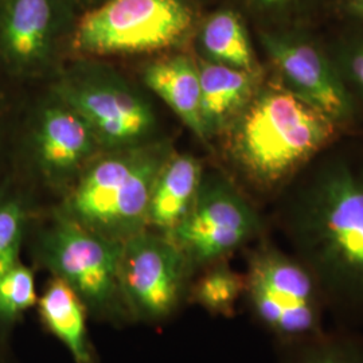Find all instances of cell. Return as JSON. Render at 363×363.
<instances>
[{
    "label": "cell",
    "instance_id": "30bf717a",
    "mask_svg": "<svg viewBox=\"0 0 363 363\" xmlns=\"http://www.w3.org/2000/svg\"><path fill=\"white\" fill-rule=\"evenodd\" d=\"M58 93L108 150L143 145L155 130L154 111L143 96L103 69H78L60 84Z\"/></svg>",
    "mask_w": 363,
    "mask_h": 363
},
{
    "label": "cell",
    "instance_id": "8992f818",
    "mask_svg": "<svg viewBox=\"0 0 363 363\" xmlns=\"http://www.w3.org/2000/svg\"><path fill=\"white\" fill-rule=\"evenodd\" d=\"M194 25L184 0H104L81 18L73 45L91 55L159 52L181 45Z\"/></svg>",
    "mask_w": 363,
    "mask_h": 363
},
{
    "label": "cell",
    "instance_id": "3957f363",
    "mask_svg": "<svg viewBox=\"0 0 363 363\" xmlns=\"http://www.w3.org/2000/svg\"><path fill=\"white\" fill-rule=\"evenodd\" d=\"M167 159L163 145L115 151L82 174L61 213L96 233L125 241L145 230L152 190Z\"/></svg>",
    "mask_w": 363,
    "mask_h": 363
},
{
    "label": "cell",
    "instance_id": "9c48e42d",
    "mask_svg": "<svg viewBox=\"0 0 363 363\" xmlns=\"http://www.w3.org/2000/svg\"><path fill=\"white\" fill-rule=\"evenodd\" d=\"M194 268L166 234L143 230L123 241L120 286L130 319L163 322L187 298Z\"/></svg>",
    "mask_w": 363,
    "mask_h": 363
},
{
    "label": "cell",
    "instance_id": "d6986e66",
    "mask_svg": "<svg viewBox=\"0 0 363 363\" xmlns=\"http://www.w3.org/2000/svg\"><path fill=\"white\" fill-rule=\"evenodd\" d=\"M245 276L220 261L206 267L205 273L190 284L187 298L211 315L230 318L238 300L245 296Z\"/></svg>",
    "mask_w": 363,
    "mask_h": 363
},
{
    "label": "cell",
    "instance_id": "603a6c76",
    "mask_svg": "<svg viewBox=\"0 0 363 363\" xmlns=\"http://www.w3.org/2000/svg\"><path fill=\"white\" fill-rule=\"evenodd\" d=\"M295 363H363L354 351L337 345H325L303 355Z\"/></svg>",
    "mask_w": 363,
    "mask_h": 363
},
{
    "label": "cell",
    "instance_id": "2e32d148",
    "mask_svg": "<svg viewBox=\"0 0 363 363\" xmlns=\"http://www.w3.org/2000/svg\"><path fill=\"white\" fill-rule=\"evenodd\" d=\"M145 85L157 94L174 113L205 140L201 121V81L198 62L190 55L177 54L152 62L144 69Z\"/></svg>",
    "mask_w": 363,
    "mask_h": 363
},
{
    "label": "cell",
    "instance_id": "6da1fadb",
    "mask_svg": "<svg viewBox=\"0 0 363 363\" xmlns=\"http://www.w3.org/2000/svg\"><path fill=\"white\" fill-rule=\"evenodd\" d=\"M283 195L296 257L322 289L363 303V150L340 136Z\"/></svg>",
    "mask_w": 363,
    "mask_h": 363
},
{
    "label": "cell",
    "instance_id": "e0dca14e",
    "mask_svg": "<svg viewBox=\"0 0 363 363\" xmlns=\"http://www.w3.org/2000/svg\"><path fill=\"white\" fill-rule=\"evenodd\" d=\"M201 60L247 72L262 70L247 25L233 9H220L202 22L196 35Z\"/></svg>",
    "mask_w": 363,
    "mask_h": 363
},
{
    "label": "cell",
    "instance_id": "cb8c5ba5",
    "mask_svg": "<svg viewBox=\"0 0 363 363\" xmlns=\"http://www.w3.org/2000/svg\"><path fill=\"white\" fill-rule=\"evenodd\" d=\"M328 9L339 21H363V0H330Z\"/></svg>",
    "mask_w": 363,
    "mask_h": 363
},
{
    "label": "cell",
    "instance_id": "5bb4252c",
    "mask_svg": "<svg viewBox=\"0 0 363 363\" xmlns=\"http://www.w3.org/2000/svg\"><path fill=\"white\" fill-rule=\"evenodd\" d=\"M203 174L201 162L194 156H169L152 190L147 226L157 233H172L193 206Z\"/></svg>",
    "mask_w": 363,
    "mask_h": 363
},
{
    "label": "cell",
    "instance_id": "7c38bea8",
    "mask_svg": "<svg viewBox=\"0 0 363 363\" xmlns=\"http://www.w3.org/2000/svg\"><path fill=\"white\" fill-rule=\"evenodd\" d=\"M52 0H3L0 52L16 69L40 65L52 50Z\"/></svg>",
    "mask_w": 363,
    "mask_h": 363
},
{
    "label": "cell",
    "instance_id": "5b68a950",
    "mask_svg": "<svg viewBox=\"0 0 363 363\" xmlns=\"http://www.w3.org/2000/svg\"><path fill=\"white\" fill-rule=\"evenodd\" d=\"M245 296L256 319L283 342L322 334V286L296 257L264 242L247 259Z\"/></svg>",
    "mask_w": 363,
    "mask_h": 363
},
{
    "label": "cell",
    "instance_id": "7a4b0ae2",
    "mask_svg": "<svg viewBox=\"0 0 363 363\" xmlns=\"http://www.w3.org/2000/svg\"><path fill=\"white\" fill-rule=\"evenodd\" d=\"M343 132L331 118L267 77L223 135L229 159L244 179L262 194H283Z\"/></svg>",
    "mask_w": 363,
    "mask_h": 363
},
{
    "label": "cell",
    "instance_id": "277c9868",
    "mask_svg": "<svg viewBox=\"0 0 363 363\" xmlns=\"http://www.w3.org/2000/svg\"><path fill=\"white\" fill-rule=\"evenodd\" d=\"M123 242L96 233L57 213L39 233V262L72 286L94 316L121 322L130 319L120 286Z\"/></svg>",
    "mask_w": 363,
    "mask_h": 363
},
{
    "label": "cell",
    "instance_id": "d4e9b609",
    "mask_svg": "<svg viewBox=\"0 0 363 363\" xmlns=\"http://www.w3.org/2000/svg\"><path fill=\"white\" fill-rule=\"evenodd\" d=\"M79 1H82V3H85V4H97L99 1H104V0H79Z\"/></svg>",
    "mask_w": 363,
    "mask_h": 363
},
{
    "label": "cell",
    "instance_id": "44dd1931",
    "mask_svg": "<svg viewBox=\"0 0 363 363\" xmlns=\"http://www.w3.org/2000/svg\"><path fill=\"white\" fill-rule=\"evenodd\" d=\"M330 0H245L247 7L264 22L259 28L312 27Z\"/></svg>",
    "mask_w": 363,
    "mask_h": 363
},
{
    "label": "cell",
    "instance_id": "9a60e30c",
    "mask_svg": "<svg viewBox=\"0 0 363 363\" xmlns=\"http://www.w3.org/2000/svg\"><path fill=\"white\" fill-rule=\"evenodd\" d=\"M39 319L57 337L76 363H96L86 327L88 308L76 291L62 279L52 276L37 300Z\"/></svg>",
    "mask_w": 363,
    "mask_h": 363
},
{
    "label": "cell",
    "instance_id": "4fadbf2b",
    "mask_svg": "<svg viewBox=\"0 0 363 363\" xmlns=\"http://www.w3.org/2000/svg\"><path fill=\"white\" fill-rule=\"evenodd\" d=\"M201 121L205 139L223 135L245 109L267 78L262 70L247 72L198 60Z\"/></svg>",
    "mask_w": 363,
    "mask_h": 363
},
{
    "label": "cell",
    "instance_id": "ba28073f",
    "mask_svg": "<svg viewBox=\"0 0 363 363\" xmlns=\"http://www.w3.org/2000/svg\"><path fill=\"white\" fill-rule=\"evenodd\" d=\"M259 230V214L245 195L226 177L210 172L203 174L189 214L169 237L196 269L223 261Z\"/></svg>",
    "mask_w": 363,
    "mask_h": 363
},
{
    "label": "cell",
    "instance_id": "7402d4cb",
    "mask_svg": "<svg viewBox=\"0 0 363 363\" xmlns=\"http://www.w3.org/2000/svg\"><path fill=\"white\" fill-rule=\"evenodd\" d=\"M26 205L16 196L0 198V276L21 262V249L26 232Z\"/></svg>",
    "mask_w": 363,
    "mask_h": 363
},
{
    "label": "cell",
    "instance_id": "ac0fdd59",
    "mask_svg": "<svg viewBox=\"0 0 363 363\" xmlns=\"http://www.w3.org/2000/svg\"><path fill=\"white\" fill-rule=\"evenodd\" d=\"M322 39L359 118L363 116V21H340L337 31Z\"/></svg>",
    "mask_w": 363,
    "mask_h": 363
},
{
    "label": "cell",
    "instance_id": "52a82bcc",
    "mask_svg": "<svg viewBox=\"0 0 363 363\" xmlns=\"http://www.w3.org/2000/svg\"><path fill=\"white\" fill-rule=\"evenodd\" d=\"M259 45L274 78L343 130H351L358 115L337 77L325 43L312 27L259 28Z\"/></svg>",
    "mask_w": 363,
    "mask_h": 363
},
{
    "label": "cell",
    "instance_id": "8fae6325",
    "mask_svg": "<svg viewBox=\"0 0 363 363\" xmlns=\"http://www.w3.org/2000/svg\"><path fill=\"white\" fill-rule=\"evenodd\" d=\"M99 145L89 125L67 105H52L39 118L35 148L39 166L55 181H65Z\"/></svg>",
    "mask_w": 363,
    "mask_h": 363
},
{
    "label": "cell",
    "instance_id": "ffe728a7",
    "mask_svg": "<svg viewBox=\"0 0 363 363\" xmlns=\"http://www.w3.org/2000/svg\"><path fill=\"white\" fill-rule=\"evenodd\" d=\"M31 268L19 262L0 276V339L7 337L30 308L37 306Z\"/></svg>",
    "mask_w": 363,
    "mask_h": 363
},
{
    "label": "cell",
    "instance_id": "484cf974",
    "mask_svg": "<svg viewBox=\"0 0 363 363\" xmlns=\"http://www.w3.org/2000/svg\"><path fill=\"white\" fill-rule=\"evenodd\" d=\"M0 363H3V362H1V361H0Z\"/></svg>",
    "mask_w": 363,
    "mask_h": 363
}]
</instances>
